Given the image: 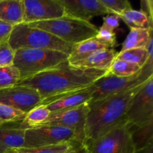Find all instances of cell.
Returning a JSON list of instances; mask_svg holds the SVG:
<instances>
[{"label": "cell", "instance_id": "obj_32", "mask_svg": "<svg viewBox=\"0 0 153 153\" xmlns=\"http://www.w3.org/2000/svg\"><path fill=\"white\" fill-rule=\"evenodd\" d=\"M13 26L0 20V43L8 40Z\"/></svg>", "mask_w": 153, "mask_h": 153}, {"label": "cell", "instance_id": "obj_7", "mask_svg": "<svg viewBox=\"0 0 153 153\" xmlns=\"http://www.w3.org/2000/svg\"><path fill=\"white\" fill-rule=\"evenodd\" d=\"M131 126L124 121L102 137L87 143L88 153H136Z\"/></svg>", "mask_w": 153, "mask_h": 153}, {"label": "cell", "instance_id": "obj_25", "mask_svg": "<svg viewBox=\"0 0 153 153\" xmlns=\"http://www.w3.org/2000/svg\"><path fill=\"white\" fill-rule=\"evenodd\" d=\"M140 69L141 67L135 64L115 59L109 69V73L118 77H128L137 73Z\"/></svg>", "mask_w": 153, "mask_h": 153}, {"label": "cell", "instance_id": "obj_16", "mask_svg": "<svg viewBox=\"0 0 153 153\" xmlns=\"http://www.w3.org/2000/svg\"><path fill=\"white\" fill-rule=\"evenodd\" d=\"M18 123L16 126H9V124L0 126V153L23 147L25 131L18 128Z\"/></svg>", "mask_w": 153, "mask_h": 153}, {"label": "cell", "instance_id": "obj_14", "mask_svg": "<svg viewBox=\"0 0 153 153\" xmlns=\"http://www.w3.org/2000/svg\"><path fill=\"white\" fill-rule=\"evenodd\" d=\"M93 94L92 85L85 89L67 93L58 97L43 100L39 105H45L51 113L78 107L89 102Z\"/></svg>", "mask_w": 153, "mask_h": 153}, {"label": "cell", "instance_id": "obj_28", "mask_svg": "<svg viewBox=\"0 0 153 153\" xmlns=\"http://www.w3.org/2000/svg\"><path fill=\"white\" fill-rule=\"evenodd\" d=\"M102 5L109 12V14H114L120 17L121 15L127 9L131 8V3L127 0H100Z\"/></svg>", "mask_w": 153, "mask_h": 153}, {"label": "cell", "instance_id": "obj_17", "mask_svg": "<svg viewBox=\"0 0 153 153\" xmlns=\"http://www.w3.org/2000/svg\"><path fill=\"white\" fill-rule=\"evenodd\" d=\"M23 0H0V20L12 26L23 23Z\"/></svg>", "mask_w": 153, "mask_h": 153}, {"label": "cell", "instance_id": "obj_10", "mask_svg": "<svg viewBox=\"0 0 153 153\" xmlns=\"http://www.w3.org/2000/svg\"><path fill=\"white\" fill-rule=\"evenodd\" d=\"M153 119V77L145 82L130 102L126 120L138 126Z\"/></svg>", "mask_w": 153, "mask_h": 153}, {"label": "cell", "instance_id": "obj_1", "mask_svg": "<svg viewBox=\"0 0 153 153\" xmlns=\"http://www.w3.org/2000/svg\"><path fill=\"white\" fill-rule=\"evenodd\" d=\"M108 72L79 68L67 61L55 68L19 80L16 85L34 88L43 100L91 87Z\"/></svg>", "mask_w": 153, "mask_h": 153}, {"label": "cell", "instance_id": "obj_24", "mask_svg": "<svg viewBox=\"0 0 153 153\" xmlns=\"http://www.w3.org/2000/svg\"><path fill=\"white\" fill-rule=\"evenodd\" d=\"M116 59L123 60L127 62L132 63L143 67L149 61L147 52L145 48H136L118 52ZM153 61V60H152Z\"/></svg>", "mask_w": 153, "mask_h": 153}, {"label": "cell", "instance_id": "obj_11", "mask_svg": "<svg viewBox=\"0 0 153 153\" xmlns=\"http://www.w3.org/2000/svg\"><path fill=\"white\" fill-rule=\"evenodd\" d=\"M43 101L36 89L26 86L14 85L0 90V103L27 114Z\"/></svg>", "mask_w": 153, "mask_h": 153}, {"label": "cell", "instance_id": "obj_6", "mask_svg": "<svg viewBox=\"0 0 153 153\" xmlns=\"http://www.w3.org/2000/svg\"><path fill=\"white\" fill-rule=\"evenodd\" d=\"M152 77H153L152 60H149L140 71L128 77H118L108 72L92 85L93 94L89 102H94L105 97L137 88L143 85Z\"/></svg>", "mask_w": 153, "mask_h": 153}, {"label": "cell", "instance_id": "obj_26", "mask_svg": "<svg viewBox=\"0 0 153 153\" xmlns=\"http://www.w3.org/2000/svg\"><path fill=\"white\" fill-rule=\"evenodd\" d=\"M20 80V74L15 67H0V90L11 88Z\"/></svg>", "mask_w": 153, "mask_h": 153}, {"label": "cell", "instance_id": "obj_9", "mask_svg": "<svg viewBox=\"0 0 153 153\" xmlns=\"http://www.w3.org/2000/svg\"><path fill=\"white\" fill-rule=\"evenodd\" d=\"M64 142H78L71 130L59 126H44L25 130L23 148L41 147Z\"/></svg>", "mask_w": 153, "mask_h": 153}, {"label": "cell", "instance_id": "obj_15", "mask_svg": "<svg viewBox=\"0 0 153 153\" xmlns=\"http://www.w3.org/2000/svg\"><path fill=\"white\" fill-rule=\"evenodd\" d=\"M117 54L118 52L111 48L100 49L91 53L85 59L70 64L79 68L95 69L109 71V69L114 61L116 59Z\"/></svg>", "mask_w": 153, "mask_h": 153}, {"label": "cell", "instance_id": "obj_19", "mask_svg": "<svg viewBox=\"0 0 153 153\" xmlns=\"http://www.w3.org/2000/svg\"><path fill=\"white\" fill-rule=\"evenodd\" d=\"M131 139L136 152L142 150L153 143V119L138 126H131Z\"/></svg>", "mask_w": 153, "mask_h": 153}, {"label": "cell", "instance_id": "obj_12", "mask_svg": "<svg viewBox=\"0 0 153 153\" xmlns=\"http://www.w3.org/2000/svg\"><path fill=\"white\" fill-rule=\"evenodd\" d=\"M23 23L46 21L64 16V8L58 0H23Z\"/></svg>", "mask_w": 153, "mask_h": 153}, {"label": "cell", "instance_id": "obj_29", "mask_svg": "<svg viewBox=\"0 0 153 153\" xmlns=\"http://www.w3.org/2000/svg\"><path fill=\"white\" fill-rule=\"evenodd\" d=\"M95 39L101 44L111 49H113L117 44L116 34L114 31H111L102 25L98 28V33L96 35Z\"/></svg>", "mask_w": 153, "mask_h": 153}, {"label": "cell", "instance_id": "obj_21", "mask_svg": "<svg viewBox=\"0 0 153 153\" xmlns=\"http://www.w3.org/2000/svg\"><path fill=\"white\" fill-rule=\"evenodd\" d=\"M120 19L130 28H143V29H153V22L149 20L148 16L141 10L127 9L121 15Z\"/></svg>", "mask_w": 153, "mask_h": 153}, {"label": "cell", "instance_id": "obj_31", "mask_svg": "<svg viewBox=\"0 0 153 153\" xmlns=\"http://www.w3.org/2000/svg\"><path fill=\"white\" fill-rule=\"evenodd\" d=\"M120 25V17L114 14H108L103 18L102 26L113 31Z\"/></svg>", "mask_w": 153, "mask_h": 153}, {"label": "cell", "instance_id": "obj_2", "mask_svg": "<svg viewBox=\"0 0 153 153\" xmlns=\"http://www.w3.org/2000/svg\"><path fill=\"white\" fill-rule=\"evenodd\" d=\"M88 102L85 143L96 140L126 120L130 102L140 87Z\"/></svg>", "mask_w": 153, "mask_h": 153}, {"label": "cell", "instance_id": "obj_27", "mask_svg": "<svg viewBox=\"0 0 153 153\" xmlns=\"http://www.w3.org/2000/svg\"><path fill=\"white\" fill-rule=\"evenodd\" d=\"M25 116L24 112L0 103V126L19 123Z\"/></svg>", "mask_w": 153, "mask_h": 153}, {"label": "cell", "instance_id": "obj_30", "mask_svg": "<svg viewBox=\"0 0 153 153\" xmlns=\"http://www.w3.org/2000/svg\"><path fill=\"white\" fill-rule=\"evenodd\" d=\"M15 51L11 48L8 41L0 43V67L13 65Z\"/></svg>", "mask_w": 153, "mask_h": 153}, {"label": "cell", "instance_id": "obj_8", "mask_svg": "<svg viewBox=\"0 0 153 153\" xmlns=\"http://www.w3.org/2000/svg\"><path fill=\"white\" fill-rule=\"evenodd\" d=\"M88 111V102H86L73 108L51 113L48 119L40 126H59L65 127L74 133L78 142L85 144V127Z\"/></svg>", "mask_w": 153, "mask_h": 153}, {"label": "cell", "instance_id": "obj_23", "mask_svg": "<svg viewBox=\"0 0 153 153\" xmlns=\"http://www.w3.org/2000/svg\"><path fill=\"white\" fill-rule=\"evenodd\" d=\"M82 145L78 142H64L58 144L36 148H18L6 153H67Z\"/></svg>", "mask_w": 153, "mask_h": 153}, {"label": "cell", "instance_id": "obj_35", "mask_svg": "<svg viewBox=\"0 0 153 153\" xmlns=\"http://www.w3.org/2000/svg\"><path fill=\"white\" fill-rule=\"evenodd\" d=\"M67 153H88V150L86 145L82 144L80 146H77V147L74 148V149H72L70 152Z\"/></svg>", "mask_w": 153, "mask_h": 153}, {"label": "cell", "instance_id": "obj_3", "mask_svg": "<svg viewBox=\"0 0 153 153\" xmlns=\"http://www.w3.org/2000/svg\"><path fill=\"white\" fill-rule=\"evenodd\" d=\"M27 25L43 30L71 45L94 38L98 33V28L91 22L67 16Z\"/></svg>", "mask_w": 153, "mask_h": 153}, {"label": "cell", "instance_id": "obj_34", "mask_svg": "<svg viewBox=\"0 0 153 153\" xmlns=\"http://www.w3.org/2000/svg\"><path fill=\"white\" fill-rule=\"evenodd\" d=\"M153 33L150 34L149 35L148 41L146 43V45L145 46V49H146V52H147L148 56H149V60H153Z\"/></svg>", "mask_w": 153, "mask_h": 153}, {"label": "cell", "instance_id": "obj_36", "mask_svg": "<svg viewBox=\"0 0 153 153\" xmlns=\"http://www.w3.org/2000/svg\"><path fill=\"white\" fill-rule=\"evenodd\" d=\"M136 153H153V143L142 149V150L138 151Z\"/></svg>", "mask_w": 153, "mask_h": 153}, {"label": "cell", "instance_id": "obj_20", "mask_svg": "<svg viewBox=\"0 0 153 153\" xmlns=\"http://www.w3.org/2000/svg\"><path fill=\"white\" fill-rule=\"evenodd\" d=\"M50 114L45 105L36 106L26 114L23 120L18 123V128L23 131L38 128L48 119Z\"/></svg>", "mask_w": 153, "mask_h": 153}, {"label": "cell", "instance_id": "obj_5", "mask_svg": "<svg viewBox=\"0 0 153 153\" xmlns=\"http://www.w3.org/2000/svg\"><path fill=\"white\" fill-rule=\"evenodd\" d=\"M7 41L14 51L19 49H46L68 55L73 46L43 30L28 26L26 23L13 26Z\"/></svg>", "mask_w": 153, "mask_h": 153}, {"label": "cell", "instance_id": "obj_33", "mask_svg": "<svg viewBox=\"0 0 153 153\" xmlns=\"http://www.w3.org/2000/svg\"><path fill=\"white\" fill-rule=\"evenodd\" d=\"M141 11H143L149 20L153 22V1L152 0H142L140 1Z\"/></svg>", "mask_w": 153, "mask_h": 153}, {"label": "cell", "instance_id": "obj_22", "mask_svg": "<svg viewBox=\"0 0 153 153\" xmlns=\"http://www.w3.org/2000/svg\"><path fill=\"white\" fill-rule=\"evenodd\" d=\"M153 33V29L143 28H131L128 36L122 45V51L136 48H145L150 34Z\"/></svg>", "mask_w": 153, "mask_h": 153}, {"label": "cell", "instance_id": "obj_13", "mask_svg": "<svg viewBox=\"0 0 153 153\" xmlns=\"http://www.w3.org/2000/svg\"><path fill=\"white\" fill-rule=\"evenodd\" d=\"M64 7V16L90 22L94 16L109 14L100 0H58Z\"/></svg>", "mask_w": 153, "mask_h": 153}, {"label": "cell", "instance_id": "obj_4", "mask_svg": "<svg viewBox=\"0 0 153 153\" xmlns=\"http://www.w3.org/2000/svg\"><path fill=\"white\" fill-rule=\"evenodd\" d=\"M69 55L46 49H19L15 50L13 66L20 74V80L56 67L68 61Z\"/></svg>", "mask_w": 153, "mask_h": 153}, {"label": "cell", "instance_id": "obj_18", "mask_svg": "<svg viewBox=\"0 0 153 153\" xmlns=\"http://www.w3.org/2000/svg\"><path fill=\"white\" fill-rule=\"evenodd\" d=\"M107 46L99 43L95 37L84 40L73 46L71 52L68 56V62L70 64L85 59L89 56L91 53L97 50L102 49H107Z\"/></svg>", "mask_w": 153, "mask_h": 153}]
</instances>
